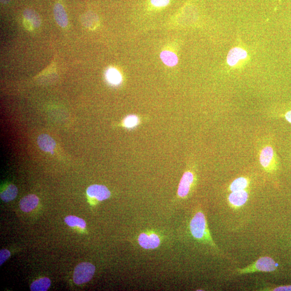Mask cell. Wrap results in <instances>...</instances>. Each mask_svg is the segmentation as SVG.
I'll list each match as a JSON object with an SVG mask.
<instances>
[{
  "label": "cell",
  "mask_w": 291,
  "mask_h": 291,
  "mask_svg": "<svg viewBox=\"0 0 291 291\" xmlns=\"http://www.w3.org/2000/svg\"><path fill=\"white\" fill-rule=\"evenodd\" d=\"M189 229L191 235L195 239L218 250V247L211 235L206 217L202 211L196 212L191 218Z\"/></svg>",
  "instance_id": "obj_1"
},
{
  "label": "cell",
  "mask_w": 291,
  "mask_h": 291,
  "mask_svg": "<svg viewBox=\"0 0 291 291\" xmlns=\"http://www.w3.org/2000/svg\"><path fill=\"white\" fill-rule=\"evenodd\" d=\"M277 266L271 257H262L253 263L242 268H237L236 272L239 275L255 272H272L276 270Z\"/></svg>",
  "instance_id": "obj_2"
},
{
  "label": "cell",
  "mask_w": 291,
  "mask_h": 291,
  "mask_svg": "<svg viewBox=\"0 0 291 291\" xmlns=\"http://www.w3.org/2000/svg\"><path fill=\"white\" fill-rule=\"evenodd\" d=\"M260 164L266 172L272 173L277 170L278 159L272 146L267 145L262 148L259 153Z\"/></svg>",
  "instance_id": "obj_3"
},
{
  "label": "cell",
  "mask_w": 291,
  "mask_h": 291,
  "mask_svg": "<svg viewBox=\"0 0 291 291\" xmlns=\"http://www.w3.org/2000/svg\"><path fill=\"white\" fill-rule=\"evenodd\" d=\"M196 182V176L192 169H187L180 181L177 195L179 198H187L192 191Z\"/></svg>",
  "instance_id": "obj_4"
},
{
  "label": "cell",
  "mask_w": 291,
  "mask_h": 291,
  "mask_svg": "<svg viewBox=\"0 0 291 291\" xmlns=\"http://www.w3.org/2000/svg\"><path fill=\"white\" fill-rule=\"evenodd\" d=\"M95 266L90 262H82L78 265L74 271V281L78 285L89 281L95 272Z\"/></svg>",
  "instance_id": "obj_5"
},
{
  "label": "cell",
  "mask_w": 291,
  "mask_h": 291,
  "mask_svg": "<svg viewBox=\"0 0 291 291\" xmlns=\"http://www.w3.org/2000/svg\"><path fill=\"white\" fill-rule=\"evenodd\" d=\"M138 242L141 247L146 250L157 249L161 244V239L159 234L152 231L140 234Z\"/></svg>",
  "instance_id": "obj_6"
},
{
  "label": "cell",
  "mask_w": 291,
  "mask_h": 291,
  "mask_svg": "<svg viewBox=\"0 0 291 291\" xmlns=\"http://www.w3.org/2000/svg\"><path fill=\"white\" fill-rule=\"evenodd\" d=\"M88 195L97 201H103L108 199L111 193L109 189L105 186L94 184L90 186L87 191Z\"/></svg>",
  "instance_id": "obj_7"
},
{
  "label": "cell",
  "mask_w": 291,
  "mask_h": 291,
  "mask_svg": "<svg viewBox=\"0 0 291 291\" xmlns=\"http://www.w3.org/2000/svg\"><path fill=\"white\" fill-rule=\"evenodd\" d=\"M249 194L246 190L233 191L228 197V201L232 207L239 208L246 203Z\"/></svg>",
  "instance_id": "obj_8"
},
{
  "label": "cell",
  "mask_w": 291,
  "mask_h": 291,
  "mask_svg": "<svg viewBox=\"0 0 291 291\" xmlns=\"http://www.w3.org/2000/svg\"><path fill=\"white\" fill-rule=\"evenodd\" d=\"M247 52L242 48L236 47L232 48L227 56V63L230 67H234L238 63L247 58Z\"/></svg>",
  "instance_id": "obj_9"
},
{
  "label": "cell",
  "mask_w": 291,
  "mask_h": 291,
  "mask_svg": "<svg viewBox=\"0 0 291 291\" xmlns=\"http://www.w3.org/2000/svg\"><path fill=\"white\" fill-rule=\"evenodd\" d=\"M39 202V199L37 196L27 195L21 200L20 207L24 212H30L37 207Z\"/></svg>",
  "instance_id": "obj_10"
},
{
  "label": "cell",
  "mask_w": 291,
  "mask_h": 291,
  "mask_svg": "<svg viewBox=\"0 0 291 291\" xmlns=\"http://www.w3.org/2000/svg\"><path fill=\"white\" fill-rule=\"evenodd\" d=\"M54 16L57 23L62 28H65L68 24L67 13L60 3L56 4L54 10Z\"/></svg>",
  "instance_id": "obj_11"
},
{
  "label": "cell",
  "mask_w": 291,
  "mask_h": 291,
  "mask_svg": "<svg viewBox=\"0 0 291 291\" xmlns=\"http://www.w3.org/2000/svg\"><path fill=\"white\" fill-rule=\"evenodd\" d=\"M38 143L42 151L53 153L56 147L55 140L47 134H42L38 139Z\"/></svg>",
  "instance_id": "obj_12"
},
{
  "label": "cell",
  "mask_w": 291,
  "mask_h": 291,
  "mask_svg": "<svg viewBox=\"0 0 291 291\" xmlns=\"http://www.w3.org/2000/svg\"><path fill=\"white\" fill-rule=\"evenodd\" d=\"M144 119L137 115H130L124 118L122 125L123 127L128 130L136 129L143 123Z\"/></svg>",
  "instance_id": "obj_13"
},
{
  "label": "cell",
  "mask_w": 291,
  "mask_h": 291,
  "mask_svg": "<svg viewBox=\"0 0 291 291\" xmlns=\"http://www.w3.org/2000/svg\"><path fill=\"white\" fill-rule=\"evenodd\" d=\"M24 16L25 20V23L28 28H38L40 26V18L37 13L34 11L26 10L24 12Z\"/></svg>",
  "instance_id": "obj_14"
},
{
  "label": "cell",
  "mask_w": 291,
  "mask_h": 291,
  "mask_svg": "<svg viewBox=\"0 0 291 291\" xmlns=\"http://www.w3.org/2000/svg\"><path fill=\"white\" fill-rule=\"evenodd\" d=\"M106 79L111 85L117 86L122 83L123 77L117 69L111 68L106 73Z\"/></svg>",
  "instance_id": "obj_15"
},
{
  "label": "cell",
  "mask_w": 291,
  "mask_h": 291,
  "mask_svg": "<svg viewBox=\"0 0 291 291\" xmlns=\"http://www.w3.org/2000/svg\"><path fill=\"white\" fill-rule=\"evenodd\" d=\"M18 193L17 187L14 184H10L7 186L1 193V198L6 202H9L15 199Z\"/></svg>",
  "instance_id": "obj_16"
},
{
  "label": "cell",
  "mask_w": 291,
  "mask_h": 291,
  "mask_svg": "<svg viewBox=\"0 0 291 291\" xmlns=\"http://www.w3.org/2000/svg\"><path fill=\"white\" fill-rule=\"evenodd\" d=\"M160 58L165 65L170 67H173L176 66L177 63H178V58L172 52L168 51L162 52L160 54Z\"/></svg>",
  "instance_id": "obj_17"
},
{
  "label": "cell",
  "mask_w": 291,
  "mask_h": 291,
  "mask_svg": "<svg viewBox=\"0 0 291 291\" xmlns=\"http://www.w3.org/2000/svg\"><path fill=\"white\" fill-rule=\"evenodd\" d=\"M249 186V179L245 177H239L232 182L229 187V190L231 192L246 190Z\"/></svg>",
  "instance_id": "obj_18"
},
{
  "label": "cell",
  "mask_w": 291,
  "mask_h": 291,
  "mask_svg": "<svg viewBox=\"0 0 291 291\" xmlns=\"http://www.w3.org/2000/svg\"><path fill=\"white\" fill-rule=\"evenodd\" d=\"M51 285V281L49 278L44 277L34 281L31 285L32 291H46Z\"/></svg>",
  "instance_id": "obj_19"
},
{
  "label": "cell",
  "mask_w": 291,
  "mask_h": 291,
  "mask_svg": "<svg viewBox=\"0 0 291 291\" xmlns=\"http://www.w3.org/2000/svg\"><path fill=\"white\" fill-rule=\"evenodd\" d=\"M65 221L66 224L71 227L78 226L84 229L87 226L86 222L84 219L75 216H67Z\"/></svg>",
  "instance_id": "obj_20"
},
{
  "label": "cell",
  "mask_w": 291,
  "mask_h": 291,
  "mask_svg": "<svg viewBox=\"0 0 291 291\" xmlns=\"http://www.w3.org/2000/svg\"><path fill=\"white\" fill-rule=\"evenodd\" d=\"M10 256L11 252L8 250L3 249L0 251V265H2Z\"/></svg>",
  "instance_id": "obj_21"
},
{
  "label": "cell",
  "mask_w": 291,
  "mask_h": 291,
  "mask_svg": "<svg viewBox=\"0 0 291 291\" xmlns=\"http://www.w3.org/2000/svg\"><path fill=\"white\" fill-rule=\"evenodd\" d=\"M170 0H151V4L157 8H162L167 6L169 3Z\"/></svg>",
  "instance_id": "obj_22"
},
{
  "label": "cell",
  "mask_w": 291,
  "mask_h": 291,
  "mask_svg": "<svg viewBox=\"0 0 291 291\" xmlns=\"http://www.w3.org/2000/svg\"><path fill=\"white\" fill-rule=\"evenodd\" d=\"M266 290H274V291H291V285L280 286L273 288H267Z\"/></svg>",
  "instance_id": "obj_23"
},
{
  "label": "cell",
  "mask_w": 291,
  "mask_h": 291,
  "mask_svg": "<svg viewBox=\"0 0 291 291\" xmlns=\"http://www.w3.org/2000/svg\"><path fill=\"white\" fill-rule=\"evenodd\" d=\"M283 117L287 120V121L291 124V110L287 111L283 115Z\"/></svg>",
  "instance_id": "obj_24"
},
{
  "label": "cell",
  "mask_w": 291,
  "mask_h": 291,
  "mask_svg": "<svg viewBox=\"0 0 291 291\" xmlns=\"http://www.w3.org/2000/svg\"><path fill=\"white\" fill-rule=\"evenodd\" d=\"M10 0H2V2L4 4H7L9 2Z\"/></svg>",
  "instance_id": "obj_25"
}]
</instances>
